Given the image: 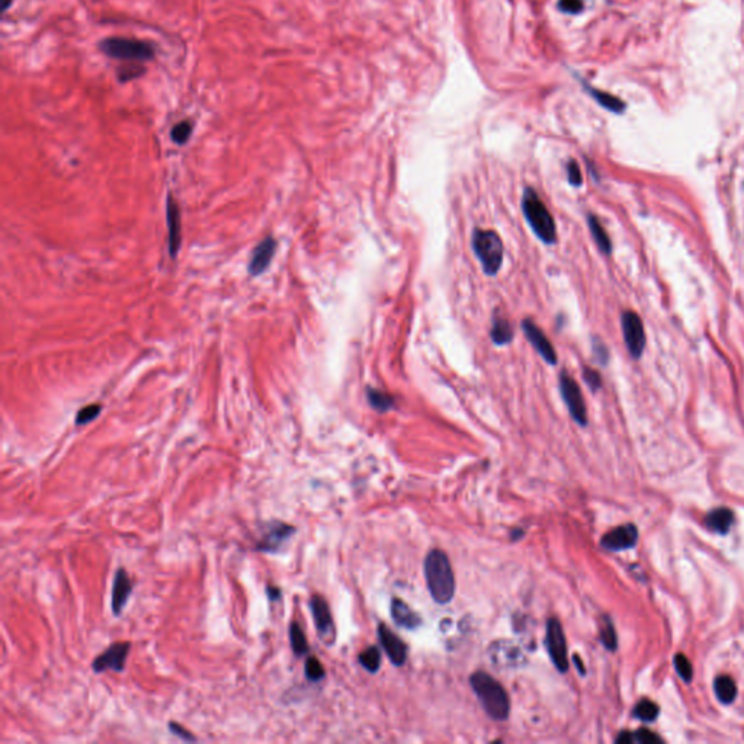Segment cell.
Returning <instances> with one entry per match:
<instances>
[{
    "instance_id": "1",
    "label": "cell",
    "mask_w": 744,
    "mask_h": 744,
    "mask_svg": "<svg viewBox=\"0 0 744 744\" xmlns=\"http://www.w3.org/2000/svg\"><path fill=\"white\" fill-rule=\"evenodd\" d=\"M425 578L429 592L435 602L445 605L455 593L454 571L448 555L441 550H433L425 560Z\"/></svg>"
},
{
    "instance_id": "2",
    "label": "cell",
    "mask_w": 744,
    "mask_h": 744,
    "mask_svg": "<svg viewBox=\"0 0 744 744\" xmlns=\"http://www.w3.org/2000/svg\"><path fill=\"white\" fill-rule=\"evenodd\" d=\"M470 683L490 718L504 721L509 717L511 702L506 691L497 680L488 676L487 673L477 671L471 676Z\"/></svg>"
},
{
    "instance_id": "3",
    "label": "cell",
    "mask_w": 744,
    "mask_h": 744,
    "mask_svg": "<svg viewBox=\"0 0 744 744\" xmlns=\"http://www.w3.org/2000/svg\"><path fill=\"white\" fill-rule=\"evenodd\" d=\"M522 211L533 231L540 240L545 245H554L557 242L555 221L545 207L538 193L532 188H526L522 196Z\"/></svg>"
},
{
    "instance_id": "4",
    "label": "cell",
    "mask_w": 744,
    "mask_h": 744,
    "mask_svg": "<svg viewBox=\"0 0 744 744\" xmlns=\"http://www.w3.org/2000/svg\"><path fill=\"white\" fill-rule=\"evenodd\" d=\"M99 50L111 59L127 63H144L156 57V48L135 38L109 37L101 41Z\"/></svg>"
},
{
    "instance_id": "5",
    "label": "cell",
    "mask_w": 744,
    "mask_h": 744,
    "mask_svg": "<svg viewBox=\"0 0 744 744\" xmlns=\"http://www.w3.org/2000/svg\"><path fill=\"white\" fill-rule=\"evenodd\" d=\"M473 251L480 260L486 275L495 276L500 271L504 247L500 236L493 230L475 229L473 233Z\"/></svg>"
},
{
    "instance_id": "6",
    "label": "cell",
    "mask_w": 744,
    "mask_h": 744,
    "mask_svg": "<svg viewBox=\"0 0 744 744\" xmlns=\"http://www.w3.org/2000/svg\"><path fill=\"white\" fill-rule=\"evenodd\" d=\"M560 392L574 422L579 423L580 426H586L587 409H586L582 390L567 371H563L560 374Z\"/></svg>"
},
{
    "instance_id": "7",
    "label": "cell",
    "mask_w": 744,
    "mask_h": 744,
    "mask_svg": "<svg viewBox=\"0 0 744 744\" xmlns=\"http://www.w3.org/2000/svg\"><path fill=\"white\" fill-rule=\"evenodd\" d=\"M621 325H622L624 341H625L629 355L634 359H640L644 354L645 342H647V339H645V330H644L641 317L634 312L627 310L622 313Z\"/></svg>"
},
{
    "instance_id": "8",
    "label": "cell",
    "mask_w": 744,
    "mask_h": 744,
    "mask_svg": "<svg viewBox=\"0 0 744 744\" xmlns=\"http://www.w3.org/2000/svg\"><path fill=\"white\" fill-rule=\"evenodd\" d=\"M546 649H549L550 657L553 660L554 666L560 671L569 670V660H567V644L566 637L563 633L561 624L555 618H551L546 624Z\"/></svg>"
},
{
    "instance_id": "9",
    "label": "cell",
    "mask_w": 744,
    "mask_h": 744,
    "mask_svg": "<svg viewBox=\"0 0 744 744\" xmlns=\"http://www.w3.org/2000/svg\"><path fill=\"white\" fill-rule=\"evenodd\" d=\"M131 649L130 642H115L108 647L102 654L97 656L93 663L92 669L96 673H104L108 670L112 671H122L125 667V662Z\"/></svg>"
},
{
    "instance_id": "10",
    "label": "cell",
    "mask_w": 744,
    "mask_h": 744,
    "mask_svg": "<svg viewBox=\"0 0 744 744\" xmlns=\"http://www.w3.org/2000/svg\"><path fill=\"white\" fill-rule=\"evenodd\" d=\"M294 532H296V528L288 524H284V522L269 524L255 549L260 553H268V554L278 553L280 550V546H283L292 537Z\"/></svg>"
},
{
    "instance_id": "11",
    "label": "cell",
    "mask_w": 744,
    "mask_h": 744,
    "mask_svg": "<svg viewBox=\"0 0 744 744\" xmlns=\"http://www.w3.org/2000/svg\"><path fill=\"white\" fill-rule=\"evenodd\" d=\"M522 330L525 333V338L531 342L533 347H535V350L542 356V359L550 365H557L558 358H557L554 346L551 345L550 339L546 338L545 333L535 325V323H533L531 318H525L522 321Z\"/></svg>"
},
{
    "instance_id": "12",
    "label": "cell",
    "mask_w": 744,
    "mask_h": 744,
    "mask_svg": "<svg viewBox=\"0 0 744 744\" xmlns=\"http://www.w3.org/2000/svg\"><path fill=\"white\" fill-rule=\"evenodd\" d=\"M637 542H638V529L633 524H627V525L612 529L600 541L603 549L609 551L629 550V549H633V546H636Z\"/></svg>"
},
{
    "instance_id": "13",
    "label": "cell",
    "mask_w": 744,
    "mask_h": 744,
    "mask_svg": "<svg viewBox=\"0 0 744 744\" xmlns=\"http://www.w3.org/2000/svg\"><path fill=\"white\" fill-rule=\"evenodd\" d=\"M131 592H133V583H131L128 573L124 569L117 570L114 584H112V599H111L112 612H114L115 616H120L121 612L124 611L125 605H127V602L131 596Z\"/></svg>"
},
{
    "instance_id": "14",
    "label": "cell",
    "mask_w": 744,
    "mask_h": 744,
    "mask_svg": "<svg viewBox=\"0 0 744 744\" xmlns=\"http://www.w3.org/2000/svg\"><path fill=\"white\" fill-rule=\"evenodd\" d=\"M275 250H276L275 238L272 237L263 238V240L255 247L254 255H251L250 258L249 274L251 276H259L268 269V266L271 265V260L275 255Z\"/></svg>"
},
{
    "instance_id": "15",
    "label": "cell",
    "mask_w": 744,
    "mask_h": 744,
    "mask_svg": "<svg viewBox=\"0 0 744 744\" xmlns=\"http://www.w3.org/2000/svg\"><path fill=\"white\" fill-rule=\"evenodd\" d=\"M378 636H380L383 647L392 662V665L403 666L407 658L406 644L385 625H380V628H378Z\"/></svg>"
},
{
    "instance_id": "16",
    "label": "cell",
    "mask_w": 744,
    "mask_h": 744,
    "mask_svg": "<svg viewBox=\"0 0 744 744\" xmlns=\"http://www.w3.org/2000/svg\"><path fill=\"white\" fill-rule=\"evenodd\" d=\"M167 227H169V254L172 258L178 256L180 247V211L176 201L169 195L166 204Z\"/></svg>"
},
{
    "instance_id": "17",
    "label": "cell",
    "mask_w": 744,
    "mask_h": 744,
    "mask_svg": "<svg viewBox=\"0 0 744 744\" xmlns=\"http://www.w3.org/2000/svg\"><path fill=\"white\" fill-rule=\"evenodd\" d=\"M310 608L313 613V620L316 624V628L321 637H327L333 631V620L332 613L329 609L327 602L321 596H313L310 600Z\"/></svg>"
},
{
    "instance_id": "18",
    "label": "cell",
    "mask_w": 744,
    "mask_h": 744,
    "mask_svg": "<svg viewBox=\"0 0 744 744\" xmlns=\"http://www.w3.org/2000/svg\"><path fill=\"white\" fill-rule=\"evenodd\" d=\"M391 616H392V620H394V622L399 627H403V628H407V629H414V628H417L420 625V622H422V621H420L419 615L414 611H412L400 599L392 600Z\"/></svg>"
},
{
    "instance_id": "19",
    "label": "cell",
    "mask_w": 744,
    "mask_h": 744,
    "mask_svg": "<svg viewBox=\"0 0 744 744\" xmlns=\"http://www.w3.org/2000/svg\"><path fill=\"white\" fill-rule=\"evenodd\" d=\"M733 522H734V513H733L732 509H728V508L714 509L705 517L707 526L712 532L721 533V535H724V533H727L729 531Z\"/></svg>"
},
{
    "instance_id": "20",
    "label": "cell",
    "mask_w": 744,
    "mask_h": 744,
    "mask_svg": "<svg viewBox=\"0 0 744 744\" xmlns=\"http://www.w3.org/2000/svg\"><path fill=\"white\" fill-rule=\"evenodd\" d=\"M490 338L495 345L503 346L512 342L513 339V327L508 318L496 316L493 318V325H491Z\"/></svg>"
},
{
    "instance_id": "21",
    "label": "cell",
    "mask_w": 744,
    "mask_h": 744,
    "mask_svg": "<svg viewBox=\"0 0 744 744\" xmlns=\"http://www.w3.org/2000/svg\"><path fill=\"white\" fill-rule=\"evenodd\" d=\"M587 224H589V229H591L592 237L595 238V243L598 245L599 250L602 251V254L611 255L612 242H611V238H609L605 227H603L602 222L599 221V218L596 216L591 214L587 217Z\"/></svg>"
},
{
    "instance_id": "22",
    "label": "cell",
    "mask_w": 744,
    "mask_h": 744,
    "mask_svg": "<svg viewBox=\"0 0 744 744\" xmlns=\"http://www.w3.org/2000/svg\"><path fill=\"white\" fill-rule=\"evenodd\" d=\"M714 692L717 695L718 700L723 702L724 705L733 704L737 696V686L736 682L729 676H718L714 682Z\"/></svg>"
},
{
    "instance_id": "23",
    "label": "cell",
    "mask_w": 744,
    "mask_h": 744,
    "mask_svg": "<svg viewBox=\"0 0 744 744\" xmlns=\"http://www.w3.org/2000/svg\"><path fill=\"white\" fill-rule=\"evenodd\" d=\"M586 89L589 90V93L592 95V97H595V101L600 106L613 112V114H622V112L625 111V104L620 99V97L612 96L611 93L602 92V90H598V89H593V88H589V86Z\"/></svg>"
},
{
    "instance_id": "24",
    "label": "cell",
    "mask_w": 744,
    "mask_h": 744,
    "mask_svg": "<svg viewBox=\"0 0 744 744\" xmlns=\"http://www.w3.org/2000/svg\"><path fill=\"white\" fill-rule=\"evenodd\" d=\"M367 397H368V401L374 407V409L378 410V412H383V413L391 410L392 407H394V404H396L394 397H392L391 394H388V392H385L383 390H378V388H371L370 387L367 390Z\"/></svg>"
},
{
    "instance_id": "25",
    "label": "cell",
    "mask_w": 744,
    "mask_h": 744,
    "mask_svg": "<svg viewBox=\"0 0 744 744\" xmlns=\"http://www.w3.org/2000/svg\"><path fill=\"white\" fill-rule=\"evenodd\" d=\"M289 641L292 651L297 657H303L308 653V642L305 634L297 622H292L289 625Z\"/></svg>"
},
{
    "instance_id": "26",
    "label": "cell",
    "mask_w": 744,
    "mask_h": 744,
    "mask_svg": "<svg viewBox=\"0 0 744 744\" xmlns=\"http://www.w3.org/2000/svg\"><path fill=\"white\" fill-rule=\"evenodd\" d=\"M633 714H634V717L638 718L640 721L651 723L658 717L660 709H658V705L656 704V702L649 700V699H642L636 705Z\"/></svg>"
},
{
    "instance_id": "27",
    "label": "cell",
    "mask_w": 744,
    "mask_h": 744,
    "mask_svg": "<svg viewBox=\"0 0 744 744\" xmlns=\"http://www.w3.org/2000/svg\"><path fill=\"white\" fill-rule=\"evenodd\" d=\"M193 133V122L191 120H184L178 122L171 131L172 142L178 146H184L189 142V138Z\"/></svg>"
},
{
    "instance_id": "28",
    "label": "cell",
    "mask_w": 744,
    "mask_h": 744,
    "mask_svg": "<svg viewBox=\"0 0 744 744\" xmlns=\"http://www.w3.org/2000/svg\"><path fill=\"white\" fill-rule=\"evenodd\" d=\"M380 660H381L380 650H378L376 647H370L359 656L361 665L371 673H375L378 669H380Z\"/></svg>"
},
{
    "instance_id": "29",
    "label": "cell",
    "mask_w": 744,
    "mask_h": 744,
    "mask_svg": "<svg viewBox=\"0 0 744 744\" xmlns=\"http://www.w3.org/2000/svg\"><path fill=\"white\" fill-rule=\"evenodd\" d=\"M146 73V67L142 63H130L118 68V80L120 82H131L134 79L142 77Z\"/></svg>"
},
{
    "instance_id": "30",
    "label": "cell",
    "mask_w": 744,
    "mask_h": 744,
    "mask_svg": "<svg viewBox=\"0 0 744 744\" xmlns=\"http://www.w3.org/2000/svg\"><path fill=\"white\" fill-rule=\"evenodd\" d=\"M600 640H602L603 645H605L608 650H611V651L616 650L618 638H616L613 624H612V621L609 620V618H605V624H603V627L600 629Z\"/></svg>"
},
{
    "instance_id": "31",
    "label": "cell",
    "mask_w": 744,
    "mask_h": 744,
    "mask_svg": "<svg viewBox=\"0 0 744 744\" xmlns=\"http://www.w3.org/2000/svg\"><path fill=\"white\" fill-rule=\"evenodd\" d=\"M673 663H675V669L678 671V675L682 678V680L689 683L692 680V678H694V669H692L689 658H687L683 654H676L675 660H673Z\"/></svg>"
},
{
    "instance_id": "32",
    "label": "cell",
    "mask_w": 744,
    "mask_h": 744,
    "mask_svg": "<svg viewBox=\"0 0 744 744\" xmlns=\"http://www.w3.org/2000/svg\"><path fill=\"white\" fill-rule=\"evenodd\" d=\"M325 669H323L321 663L318 662V660L316 657H308L307 662H305V676L308 680L312 682H318L321 680L323 678H325Z\"/></svg>"
},
{
    "instance_id": "33",
    "label": "cell",
    "mask_w": 744,
    "mask_h": 744,
    "mask_svg": "<svg viewBox=\"0 0 744 744\" xmlns=\"http://www.w3.org/2000/svg\"><path fill=\"white\" fill-rule=\"evenodd\" d=\"M101 410H102V407L99 404H89L86 407H83L76 416V425L80 426V425H88L93 422V420L99 416Z\"/></svg>"
},
{
    "instance_id": "34",
    "label": "cell",
    "mask_w": 744,
    "mask_h": 744,
    "mask_svg": "<svg viewBox=\"0 0 744 744\" xmlns=\"http://www.w3.org/2000/svg\"><path fill=\"white\" fill-rule=\"evenodd\" d=\"M633 737H634V743H638V744H662L663 743L662 737H658L656 733L650 732V729L647 728L637 729L636 733H633Z\"/></svg>"
},
{
    "instance_id": "35",
    "label": "cell",
    "mask_w": 744,
    "mask_h": 744,
    "mask_svg": "<svg viewBox=\"0 0 744 744\" xmlns=\"http://www.w3.org/2000/svg\"><path fill=\"white\" fill-rule=\"evenodd\" d=\"M567 179H569V182H570V185H571V187H575V188L582 187V184H583L582 171H580L579 164L575 163L574 160H570V162L567 163Z\"/></svg>"
},
{
    "instance_id": "36",
    "label": "cell",
    "mask_w": 744,
    "mask_h": 744,
    "mask_svg": "<svg viewBox=\"0 0 744 744\" xmlns=\"http://www.w3.org/2000/svg\"><path fill=\"white\" fill-rule=\"evenodd\" d=\"M583 378L586 384L592 391H598L602 388V376L600 374L593 368H583Z\"/></svg>"
},
{
    "instance_id": "37",
    "label": "cell",
    "mask_w": 744,
    "mask_h": 744,
    "mask_svg": "<svg viewBox=\"0 0 744 744\" xmlns=\"http://www.w3.org/2000/svg\"><path fill=\"white\" fill-rule=\"evenodd\" d=\"M593 354H595L596 361H598L600 365H607V363H608V361H609V350H608V347L605 346V343H603L602 341H598V339L593 341Z\"/></svg>"
},
{
    "instance_id": "38",
    "label": "cell",
    "mask_w": 744,
    "mask_h": 744,
    "mask_svg": "<svg viewBox=\"0 0 744 744\" xmlns=\"http://www.w3.org/2000/svg\"><path fill=\"white\" fill-rule=\"evenodd\" d=\"M169 729L171 733L175 734L176 737L182 738V740H187V741H196V737L189 732V729H187L185 727H182L180 724L178 723H169Z\"/></svg>"
},
{
    "instance_id": "39",
    "label": "cell",
    "mask_w": 744,
    "mask_h": 744,
    "mask_svg": "<svg viewBox=\"0 0 744 744\" xmlns=\"http://www.w3.org/2000/svg\"><path fill=\"white\" fill-rule=\"evenodd\" d=\"M558 8L566 13H579L583 9V0H560Z\"/></svg>"
},
{
    "instance_id": "40",
    "label": "cell",
    "mask_w": 744,
    "mask_h": 744,
    "mask_svg": "<svg viewBox=\"0 0 744 744\" xmlns=\"http://www.w3.org/2000/svg\"><path fill=\"white\" fill-rule=\"evenodd\" d=\"M618 744H633L634 743V737H633V733L629 732H622L620 733V736L616 737L615 740Z\"/></svg>"
},
{
    "instance_id": "41",
    "label": "cell",
    "mask_w": 744,
    "mask_h": 744,
    "mask_svg": "<svg viewBox=\"0 0 744 744\" xmlns=\"http://www.w3.org/2000/svg\"><path fill=\"white\" fill-rule=\"evenodd\" d=\"M266 595H268L271 602H275V600H278L280 598V589L276 587V586L269 584L268 587H266Z\"/></svg>"
},
{
    "instance_id": "42",
    "label": "cell",
    "mask_w": 744,
    "mask_h": 744,
    "mask_svg": "<svg viewBox=\"0 0 744 744\" xmlns=\"http://www.w3.org/2000/svg\"><path fill=\"white\" fill-rule=\"evenodd\" d=\"M574 662H575V666H578L579 671H580V673H582V675H583V673H584V667H583V665H582V660H580V657H579V656H574Z\"/></svg>"
},
{
    "instance_id": "43",
    "label": "cell",
    "mask_w": 744,
    "mask_h": 744,
    "mask_svg": "<svg viewBox=\"0 0 744 744\" xmlns=\"http://www.w3.org/2000/svg\"><path fill=\"white\" fill-rule=\"evenodd\" d=\"M13 3V0H2V12H6Z\"/></svg>"
}]
</instances>
